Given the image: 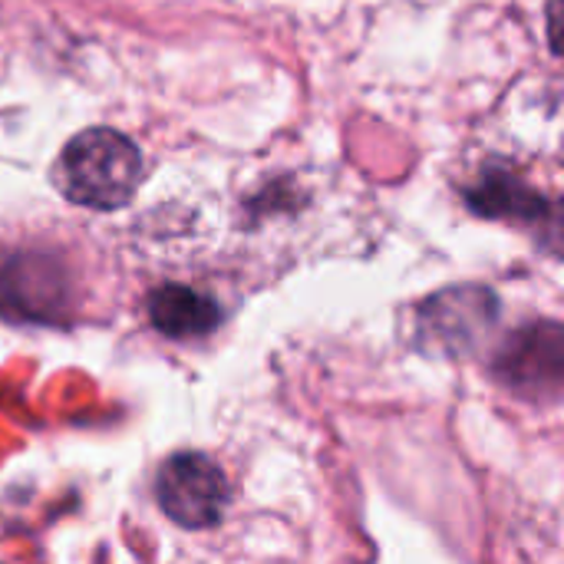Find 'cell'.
<instances>
[{
  "label": "cell",
  "instance_id": "2",
  "mask_svg": "<svg viewBox=\"0 0 564 564\" xmlns=\"http://www.w3.org/2000/svg\"><path fill=\"white\" fill-rule=\"evenodd\" d=\"M502 321V301L486 284L443 288L416 307L413 344L426 357L466 360L482 354L489 334Z\"/></svg>",
  "mask_w": 564,
  "mask_h": 564
},
{
  "label": "cell",
  "instance_id": "6",
  "mask_svg": "<svg viewBox=\"0 0 564 564\" xmlns=\"http://www.w3.org/2000/svg\"><path fill=\"white\" fill-rule=\"evenodd\" d=\"M466 205L482 218H506V221L539 225V228L549 225V231L558 235L555 205L542 192L516 178L512 172H496V169L482 172V178L473 188H466Z\"/></svg>",
  "mask_w": 564,
  "mask_h": 564
},
{
  "label": "cell",
  "instance_id": "1",
  "mask_svg": "<svg viewBox=\"0 0 564 564\" xmlns=\"http://www.w3.org/2000/svg\"><path fill=\"white\" fill-rule=\"evenodd\" d=\"M53 182L73 205L112 212L132 202L142 182V152L116 129H86L59 152Z\"/></svg>",
  "mask_w": 564,
  "mask_h": 564
},
{
  "label": "cell",
  "instance_id": "4",
  "mask_svg": "<svg viewBox=\"0 0 564 564\" xmlns=\"http://www.w3.org/2000/svg\"><path fill=\"white\" fill-rule=\"evenodd\" d=\"M489 373L522 400L558 403L564 387V327L558 321L516 327L492 350Z\"/></svg>",
  "mask_w": 564,
  "mask_h": 564
},
{
  "label": "cell",
  "instance_id": "7",
  "mask_svg": "<svg viewBox=\"0 0 564 564\" xmlns=\"http://www.w3.org/2000/svg\"><path fill=\"white\" fill-rule=\"evenodd\" d=\"M149 324L169 340H202L221 327V304L188 284H159L145 297Z\"/></svg>",
  "mask_w": 564,
  "mask_h": 564
},
{
  "label": "cell",
  "instance_id": "5",
  "mask_svg": "<svg viewBox=\"0 0 564 564\" xmlns=\"http://www.w3.org/2000/svg\"><path fill=\"white\" fill-rule=\"evenodd\" d=\"M69 294L63 271L36 254H17L0 268V317L26 324H59Z\"/></svg>",
  "mask_w": 564,
  "mask_h": 564
},
{
  "label": "cell",
  "instance_id": "3",
  "mask_svg": "<svg viewBox=\"0 0 564 564\" xmlns=\"http://www.w3.org/2000/svg\"><path fill=\"white\" fill-rule=\"evenodd\" d=\"M152 492L159 512L185 532H208L221 525L231 506L228 473L198 449H182L162 459Z\"/></svg>",
  "mask_w": 564,
  "mask_h": 564
}]
</instances>
